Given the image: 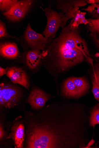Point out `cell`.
<instances>
[{"mask_svg":"<svg viewBox=\"0 0 99 148\" xmlns=\"http://www.w3.org/2000/svg\"><path fill=\"white\" fill-rule=\"evenodd\" d=\"M74 15V21L72 25L74 27H77L81 24L87 25L88 22L86 18V12H82L79 10V7L75 8L73 10Z\"/></svg>","mask_w":99,"mask_h":148,"instance_id":"5bb4252c","label":"cell"},{"mask_svg":"<svg viewBox=\"0 0 99 148\" xmlns=\"http://www.w3.org/2000/svg\"><path fill=\"white\" fill-rule=\"evenodd\" d=\"M31 0L18 1L9 11L4 12L3 15L9 21L16 22L22 19L29 10L33 3Z\"/></svg>","mask_w":99,"mask_h":148,"instance_id":"5b68a950","label":"cell"},{"mask_svg":"<svg viewBox=\"0 0 99 148\" xmlns=\"http://www.w3.org/2000/svg\"><path fill=\"white\" fill-rule=\"evenodd\" d=\"M49 99L44 91L37 88L34 89L31 92L27 101L34 109L42 108Z\"/></svg>","mask_w":99,"mask_h":148,"instance_id":"ba28073f","label":"cell"},{"mask_svg":"<svg viewBox=\"0 0 99 148\" xmlns=\"http://www.w3.org/2000/svg\"><path fill=\"white\" fill-rule=\"evenodd\" d=\"M97 124H99V103L92 110L90 119V125L94 127Z\"/></svg>","mask_w":99,"mask_h":148,"instance_id":"2e32d148","label":"cell"},{"mask_svg":"<svg viewBox=\"0 0 99 148\" xmlns=\"http://www.w3.org/2000/svg\"><path fill=\"white\" fill-rule=\"evenodd\" d=\"M18 1L17 0H1L0 10L4 12H7L10 10Z\"/></svg>","mask_w":99,"mask_h":148,"instance_id":"ac0fdd59","label":"cell"},{"mask_svg":"<svg viewBox=\"0 0 99 148\" xmlns=\"http://www.w3.org/2000/svg\"><path fill=\"white\" fill-rule=\"evenodd\" d=\"M20 96L19 91L15 87L3 83L0 85L1 106L10 108L17 104Z\"/></svg>","mask_w":99,"mask_h":148,"instance_id":"277c9868","label":"cell"},{"mask_svg":"<svg viewBox=\"0 0 99 148\" xmlns=\"http://www.w3.org/2000/svg\"><path fill=\"white\" fill-rule=\"evenodd\" d=\"M24 39L28 47L32 50L44 51L53 39L47 38L34 31L29 23L24 35Z\"/></svg>","mask_w":99,"mask_h":148,"instance_id":"3957f363","label":"cell"},{"mask_svg":"<svg viewBox=\"0 0 99 148\" xmlns=\"http://www.w3.org/2000/svg\"><path fill=\"white\" fill-rule=\"evenodd\" d=\"M40 54L39 51L31 50L28 52L26 56V62L30 69H34L38 65L41 60Z\"/></svg>","mask_w":99,"mask_h":148,"instance_id":"7c38bea8","label":"cell"},{"mask_svg":"<svg viewBox=\"0 0 99 148\" xmlns=\"http://www.w3.org/2000/svg\"><path fill=\"white\" fill-rule=\"evenodd\" d=\"M87 3L89 4H99V0H89L87 1Z\"/></svg>","mask_w":99,"mask_h":148,"instance_id":"cb8c5ba5","label":"cell"},{"mask_svg":"<svg viewBox=\"0 0 99 148\" xmlns=\"http://www.w3.org/2000/svg\"><path fill=\"white\" fill-rule=\"evenodd\" d=\"M94 140L92 139V140L88 144V145L87 147H86V148H88L91 145H92L94 143Z\"/></svg>","mask_w":99,"mask_h":148,"instance_id":"d4e9b609","label":"cell"},{"mask_svg":"<svg viewBox=\"0 0 99 148\" xmlns=\"http://www.w3.org/2000/svg\"><path fill=\"white\" fill-rule=\"evenodd\" d=\"M88 30L91 33H96L99 35V19H87Z\"/></svg>","mask_w":99,"mask_h":148,"instance_id":"e0dca14e","label":"cell"},{"mask_svg":"<svg viewBox=\"0 0 99 148\" xmlns=\"http://www.w3.org/2000/svg\"><path fill=\"white\" fill-rule=\"evenodd\" d=\"M72 78L80 96L82 95L89 88V84L87 79L84 77H74Z\"/></svg>","mask_w":99,"mask_h":148,"instance_id":"9a60e30c","label":"cell"},{"mask_svg":"<svg viewBox=\"0 0 99 148\" xmlns=\"http://www.w3.org/2000/svg\"><path fill=\"white\" fill-rule=\"evenodd\" d=\"M73 21L74 19L71 20L41 53L42 64L47 69L63 72L84 61L93 66V60L80 34L79 26L73 27Z\"/></svg>","mask_w":99,"mask_h":148,"instance_id":"6da1fadb","label":"cell"},{"mask_svg":"<svg viewBox=\"0 0 99 148\" xmlns=\"http://www.w3.org/2000/svg\"><path fill=\"white\" fill-rule=\"evenodd\" d=\"M55 5L56 9L61 10L65 16L70 19H73L74 9L77 7H82L87 4L85 0H57Z\"/></svg>","mask_w":99,"mask_h":148,"instance_id":"8992f818","label":"cell"},{"mask_svg":"<svg viewBox=\"0 0 99 148\" xmlns=\"http://www.w3.org/2000/svg\"><path fill=\"white\" fill-rule=\"evenodd\" d=\"M82 10L88 12L95 19H99V4H92L87 8Z\"/></svg>","mask_w":99,"mask_h":148,"instance_id":"d6986e66","label":"cell"},{"mask_svg":"<svg viewBox=\"0 0 99 148\" xmlns=\"http://www.w3.org/2000/svg\"><path fill=\"white\" fill-rule=\"evenodd\" d=\"M92 75V92L95 99L99 101V62L93 68Z\"/></svg>","mask_w":99,"mask_h":148,"instance_id":"4fadbf2b","label":"cell"},{"mask_svg":"<svg viewBox=\"0 0 99 148\" xmlns=\"http://www.w3.org/2000/svg\"><path fill=\"white\" fill-rule=\"evenodd\" d=\"M63 93L64 96L69 97L77 98L81 96L72 78L67 79L64 82Z\"/></svg>","mask_w":99,"mask_h":148,"instance_id":"8fae6325","label":"cell"},{"mask_svg":"<svg viewBox=\"0 0 99 148\" xmlns=\"http://www.w3.org/2000/svg\"><path fill=\"white\" fill-rule=\"evenodd\" d=\"M0 37L10 38L17 39L16 37L9 34L7 32L5 23L1 20L0 21Z\"/></svg>","mask_w":99,"mask_h":148,"instance_id":"ffe728a7","label":"cell"},{"mask_svg":"<svg viewBox=\"0 0 99 148\" xmlns=\"http://www.w3.org/2000/svg\"><path fill=\"white\" fill-rule=\"evenodd\" d=\"M6 75L12 83L20 84L26 88H29V84L26 74L21 68L12 67L8 70Z\"/></svg>","mask_w":99,"mask_h":148,"instance_id":"52a82bcc","label":"cell"},{"mask_svg":"<svg viewBox=\"0 0 99 148\" xmlns=\"http://www.w3.org/2000/svg\"><path fill=\"white\" fill-rule=\"evenodd\" d=\"M90 36L99 48V35L96 33H91Z\"/></svg>","mask_w":99,"mask_h":148,"instance_id":"44dd1931","label":"cell"},{"mask_svg":"<svg viewBox=\"0 0 99 148\" xmlns=\"http://www.w3.org/2000/svg\"><path fill=\"white\" fill-rule=\"evenodd\" d=\"M12 138L17 147L22 148L24 137V127L22 124H17L12 129Z\"/></svg>","mask_w":99,"mask_h":148,"instance_id":"30bf717a","label":"cell"},{"mask_svg":"<svg viewBox=\"0 0 99 148\" xmlns=\"http://www.w3.org/2000/svg\"><path fill=\"white\" fill-rule=\"evenodd\" d=\"M8 68L6 69H4L1 67L0 68V76L1 77L5 74H6L8 71Z\"/></svg>","mask_w":99,"mask_h":148,"instance_id":"7402d4cb","label":"cell"},{"mask_svg":"<svg viewBox=\"0 0 99 148\" xmlns=\"http://www.w3.org/2000/svg\"><path fill=\"white\" fill-rule=\"evenodd\" d=\"M1 55L3 57L8 59H14L19 55V50L15 43H5L1 45Z\"/></svg>","mask_w":99,"mask_h":148,"instance_id":"9c48e42d","label":"cell"},{"mask_svg":"<svg viewBox=\"0 0 99 148\" xmlns=\"http://www.w3.org/2000/svg\"><path fill=\"white\" fill-rule=\"evenodd\" d=\"M42 10L47 20L46 27L42 34L46 38L54 39L59 29L63 28L70 19L66 17L63 12L54 11L49 5Z\"/></svg>","mask_w":99,"mask_h":148,"instance_id":"7a4b0ae2","label":"cell"},{"mask_svg":"<svg viewBox=\"0 0 99 148\" xmlns=\"http://www.w3.org/2000/svg\"><path fill=\"white\" fill-rule=\"evenodd\" d=\"M4 136V132L2 127L1 125L0 127V139H2Z\"/></svg>","mask_w":99,"mask_h":148,"instance_id":"603a6c76","label":"cell"}]
</instances>
